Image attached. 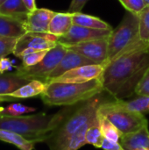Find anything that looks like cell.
I'll use <instances>...</instances> for the list:
<instances>
[{"mask_svg": "<svg viewBox=\"0 0 149 150\" xmlns=\"http://www.w3.org/2000/svg\"><path fill=\"white\" fill-rule=\"evenodd\" d=\"M149 69V47L126 53L110 62L101 76L104 91L117 100L135 93V89Z\"/></svg>", "mask_w": 149, "mask_h": 150, "instance_id": "cell-1", "label": "cell"}, {"mask_svg": "<svg viewBox=\"0 0 149 150\" xmlns=\"http://www.w3.org/2000/svg\"><path fill=\"white\" fill-rule=\"evenodd\" d=\"M68 109L47 115L44 112L19 117L0 116V129L17 133L29 141L45 142L65 117Z\"/></svg>", "mask_w": 149, "mask_h": 150, "instance_id": "cell-2", "label": "cell"}, {"mask_svg": "<svg viewBox=\"0 0 149 150\" xmlns=\"http://www.w3.org/2000/svg\"><path fill=\"white\" fill-rule=\"evenodd\" d=\"M103 91L101 77L81 83L52 82L47 84L40 97L47 105L69 106L87 102L101 94Z\"/></svg>", "mask_w": 149, "mask_h": 150, "instance_id": "cell-3", "label": "cell"}, {"mask_svg": "<svg viewBox=\"0 0 149 150\" xmlns=\"http://www.w3.org/2000/svg\"><path fill=\"white\" fill-rule=\"evenodd\" d=\"M98 96L85 102L72 113L68 114L67 112L65 117L45 142L50 150L62 148L76 132L97 115L98 107L103 103Z\"/></svg>", "mask_w": 149, "mask_h": 150, "instance_id": "cell-4", "label": "cell"}, {"mask_svg": "<svg viewBox=\"0 0 149 150\" xmlns=\"http://www.w3.org/2000/svg\"><path fill=\"white\" fill-rule=\"evenodd\" d=\"M108 62L133 50L149 47L140 37L139 15L127 11L120 24L107 38Z\"/></svg>", "mask_w": 149, "mask_h": 150, "instance_id": "cell-5", "label": "cell"}, {"mask_svg": "<svg viewBox=\"0 0 149 150\" xmlns=\"http://www.w3.org/2000/svg\"><path fill=\"white\" fill-rule=\"evenodd\" d=\"M97 112L107 118L121 135L136 133L148 127V121L144 114L128 108L123 100L102 103Z\"/></svg>", "mask_w": 149, "mask_h": 150, "instance_id": "cell-6", "label": "cell"}, {"mask_svg": "<svg viewBox=\"0 0 149 150\" xmlns=\"http://www.w3.org/2000/svg\"><path fill=\"white\" fill-rule=\"evenodd\" d=\"M67 51L68 48L64 45L57 42L56 46L54 48L48 50L45 57L38 64L28 68L22 66L18 67L16 72L30 81L40 80L45 82L52 71L60 63Z\"/></svg>", "mask_w": 149, "mask_h": 150, "instance_id": "cell-7", "label": "cell"}, {"mask_svg": "<svg viewBox=\"0 0 149 150\" xmlns=\"http://www.w3.org/2000/svg\"><path fill=\"white\" fill-rule=\"evenodd\" d=\"M58 37L49 33H26L18 39L13 54L17 57L25 49H34L38 51L50 50L57 44Z\"/></svg>", "mask_w": 149, "mask_h": 150, "instance_id": "cell-8", "label": "cell"}, {"mask_svg": "<svg viewBox=\"0 0 149 150\" xmlns=\"http://www.w3.org/2000/svg\"><path fill=\"white\" fill-rule=\"evenodd\" d=\"M66 47L90 60L95 64L105 66L108 62L107 38L84 41Z\"/></svg>", "mask_w": 149, "mask_h": 150, "instance_id": "cell-9", "label": "cell"}, {"mask_svg": "<svg viewBox=\"0 0 149 150\" xmlns=\"http://www.w3.org/2000/svg\"><path fill=\"white\" fill-rule=\"evenodd\" d=\"M112 30H98L73 25L66 35L58 38L57 42L68 47L84 41L106 39L110 36Z\"/></svg>", "mask_w": 149, "mask_h": 150, "instance_id": "cell-10", "label": "cell"}, {"mask_svg": "<svg viewBox=\"0 0 149 150\" xmlns=\"http://www.w3.org/2000/svg\"><path fill=\"white\" fill-rule=\"evenodd\" d=\"M105 67V65H99V64L81 66L66 72L65 74L54 79L50 83L52 82L71 83H86L97 78H100L104 72Z\"/></svg>", "mask_w": 149, "mask_h": 150, "instance_id": "cell-11", "label": "cell"}, {"mask_svg": "<svg viewBox=\"0 0 149 150\" xmlns=\"http://www.w3.org/2000/svg\"><path fill=\"white\" fill-rule=\"evenodd\" d=\"M95 64L93 62L90 60L83 57V55L68 49L67 53L60 62V63L57 65V67L52 71V73L48 76L47 80L45 81L46 83H50L54 79L61 76V75L65 74L66 72L74 69L76 68L81 67V66H85V65H91Z\"/></svg>", "mask_w": 149, "mask_h": 150, "instance_id": "cell-12", "label": "cell"}, {"mask_svg": "<svg viewBox=\"0 0 149 150\" xmlns=\"http://www.w3.org/2000/svg\"><path fill=\"white\" fill-rule=\"evenodd\" d=\"M27 15L9 16L0 14V36L19 39L25 33Z\"/></svg>", "mask_w": 149, "mask_h": 150, "instance_id": "cell-13", "label": "cell"}, {"mask_svg": "<svg viewBox=\"0 0 149 150\" xmlns=\"http://www.w3.org/2000/svg\"><path fill=\"white\" fill-rule=\"evenodd\" d=\"M54 11L41 8L29 12L25 19L26 32L30 33H48L49 25Z\"/></svg>", "mask_w": 149, "mask_h": 150, "instance_id": "cell-14", "label": "cell"}, {"mask_svg": "<svg viewBox=\"0 0 149 150\" xmlns=\"http://www.w3.org/2000/svg\"><path fill=\"white\" fill-rule=\"evenodd\" d=\"M119 142L125 150H138L141 149L149 150L148 127H146L136 133L122 135Z\"/></svg>", "mask_w": 149, "mask_h": 150, "instance_id": "cell-15", "label": "cell"}, {"mask_svg": "<svg viewBox=\"0 0 149 150\" xmlns=\"http://www.w3.org/2000/svg\"><path fill=\"white\" fill-rule=\"evenodd\" d=\"M29 82L31 81L17 72L0 74V97L9 96Z\"/></svg>", "mask_w": 149, "mask_h": 150, "instance_id": "cell-16", "label": "cell"}, {"mask_svg": "<svg viewBox=\"0 0 149 150\" xmlns=\"http://www.w3.org/2000/svg\"><path fill=\"white\" fill-rule=\"evenodd\" d=\"M73 25L72 13L54 12L48 28V33L60 38L66 35Z\"/></svg>", "mask_w": 149, "mask_h": 150, "instance_id": "cell-17", "label": "cell"}, {"mask_svg": "<svg viewBox=\"0 0 149 150\" xmlns=\"http://www.w3.org/2000/svg\"><path fill=\"white\" fill-rule=\"evenodd\" d=\"M47 83L40 80H32L25 84L13 93L7 96V100L12 101L16 98H28L36 96H40L46 90Z\"/></svg>", "mask_w": 149, "mask_h": 150, "instance_id": "cell-18", "label": "cell"}, {"mask_svg": "<svg viewBox=\"0 0 149 150\" xmlns=\"http://www.w3.org/2000/svg\"><path fill=\"white\" fill-rule=\"evenodd\" d=\"M72 19L73 25L92 28V29H98V30H112L113 28L105 21L102 20L99 18L90 16L88 14H84L82 12H75L72 13Z\"/></svg>", "mask_w": 149, "mask_h": 150, "instance_id": "cell-19", "label": "cell"}, {"mask_svg": "<svg viewBox=\"0 0 149 150\" xmlns=\"http://www.w3.org/2000/svg\"><path fill=\"white\" fill-rule=\"evenodd\" d=\"M0 141L14 145L19 150H33L36 142L29 141L22 135L4 129H0Z\"/></svg>", "mask_w": 149, "mask_h": 150, "instance_id": "cell-20", "label": "cell"}, {"mask_svg": "<svg viewBox=\"0 0 149 150\" xmlns=\"http://www.w3.org/2000/svg\"><path fill=\"white\" fill-rule=\"evenodd\" d=\"M104 136L102 134L100 127H99V122H98V118H97V116L94 118L93 121L88 127L86 134H85V142L86 144H90L96 148L101 149L102 142L104 140Z\"/></svg>", "mask_w": 149, "mask_h": 150, "instance_id": "cell-21", "label": "cell"}, {"mask_svg": "<svg viewBox=\"0 0 149 150\" xmlns=\"http://www.w3.org/2000/svg\"><path fill=\"white\" fill-rule=\"evenodd\" d=\"M29 12L22 0H5L0 4V14L2 15H27Z\"/></svg>", "mask_w": 149, "mask_h": 150, "instance_id": "cell-22", "label": "cell"}, {"mask_svg": "<svg viewBox=\"0 0 149 150\" xmlns=\"http://www.w3.org/2000/svg\"><path fill=\"white\" fill-rule=\"evenodd\" d=\"M97 118H98L99 127H100L103 136L105 139H108L110 141L119 142L122 135L119 133V131L117 129V127L107 118L99 114L98 112H97Z\"/></svg>", "mask_w": 149, "mask_h": 150, "instance_id": "cell-23", "label": "cell"}, {"mask_svg": "<svg viewBox=\"0 0 149 150\" xmlns=\"http://www.w3.org/2000/svg\"><path fill=\"white\" fill-rule=\"evenodd\" d=\"M36 108L27 106L19 103H12L6 106H0V116H9V117H19L25 114L33 112Z\"/></svg>", "mask_w": 149, "mask_h": 150, "instance_id": "cell-24", "label": "cell"}, {"mask_svg": "<svg viewBox=\"0 0 149 150\" xmlns=\"http://www.w3.org/2000/svg\"><path fill=\"white\" fill-rule=\"evenodd\" d=\"M94 118L91 119L87 124H85L78 132H76L70 138V140L59 150H78L80 148L84 146L86 144V142H85V134H86V131H87L88 127H90V125L91 124V122L93 121Z\"/></svg>", "mask_w": 149, "mask_h": 150, "instance_id": "cell-25", "label": "cell"}, {"mask_svg": "<svg viewBox=\"0 0 149 150\" xmlns=\"http://www.w3.org/2000/svg\"><path fill=\"white\" fill-rule=\"evenodd\" d=\"M47 52L48 50L38 51L34 49H25L18 56V58H20L22 61L21 66L25 68H28L38 64L40 62L42 61V59L45 57Z\"/></svg>", "mask_w": 149, "mask_h": 150, "instance_id": "cell-26", "label": "cell"}, {"mask_svg": "<svg viewBox=\"0 0 149 150\" xmlns=\"http://www.w3.org/2000/svg\"><path fill=\"white\" fill-rule=\"evenodd\" d=\"M140 37L149 47V6H147L140 14Z\"/></svg>", "mask_w": 149, "mask_h": 150, "instance_id": "cell-27", "label": "cell"}, {"mask_svg": "<svg viewBox=\"0 0 149 150\" xmlns=\"http://www.w3.org/2000/svg\"><path fill=\"white\" fill-rule=\"evenodd\" d=\"M125 104L128 108L141 113L149 112V97H139L130 102L125 101Z\"/></svg>", "mask_w": 149, "mask_h": 150, "instance_id": "cell-28", "label": "cell"}, {"mask_svg": "<svg viewBox=\"0 0 149 150\" xmlns=\"http://www.w3.org/2000/svg\"><path fill=\"white\" fill-rule=\"evenodd\" d=\"M18 39L0 36V59L13 54Z\"/></svg>", "mask_w": 149, "mask_h": 150, "instance_id": "cell-29", "label": "cell"}, {"mask_svg": "<svg viewBox=\"0 0 149 150\" xmlns=\"http://www.w3.org/2000/svg\"><path fill=\"white\" fill-rule=\"evenodd\" d=\"M125 9L132 13L139 15L146 7L144 0H119Z\"/></svg>", "mask_w": 149, "mask_h": 150, "instance_id": "cell-30", "label": "cell"}, {"mask_svg": "<svg viewBox=\"0 0 149 150\" xmlns=\"http://www.w3.org/2000/svg\"><path fill=\"white\" fill-rule=\"evenodd\" d=\"M135 94L139 97H149V69L135 89Z\"/></svg>", "mask_w": 149, "mask_h": 150, "instance_id": "cell-31", "label": "cell"}, {"mask_svg": "<svg viewBox=\"0 0 149 150\" xmlns=\"http://www.w3.org/2000/svg\"><path fill=\"white\" fill-rule=\"evenodd\" d=\"M101 149H103L104 150H125L119 142L110 141L105 138H104L103 140Z\"/></svg>", "mask_w": 149, "mask_h": 150, "instance_id": "cell-32", "label": "cell"}, {"mask_svg": "<svg viewBox=\"0 0 149 150\" xmlns=\"http://www.w3.org/2000/svg\"><path fill=\"white\" fill-rule=\"evenodd\" d=\"M88 1L89 0H72L68 8V12L70 13L81 12L83 6L87 4Z\"/></svg>", "mask_w": 149, "mask_h": 150, "instance_id": "cell-33", "label": "cell"}, {"mask_svg": "<svg viewBox=\"0 0 149 150\" xmlns=\"http://www.w3.org/2000/svg\"><path fill=\"white\" fill-rule=\"evenodd\" d=\"M13 67L12 62L10 59L4 57L0 59V74H4V72L11 69Z\"/></svg>", "mask_w": 149, "mask_h": 150, "instance_id": "cell-34", "label": "cell"}, {"mask_svg": "<svg viewBox=\"0 0 149 150\" xmlns=\"http://www.w3.org/2000/svg\"><path fill=\"white\" fill-rule=\"evenodd\" d=\"M22 1H23V3L25 4V7L27 8V10H28L30 12L37 9L35 0H22Z\"/></svg>", "mask_w": 149, "mask_h": 150, "instance_id": "cell-35", "label": "cell"}, {"mask_svg": "<svg viewBox=\"0 0 149 150\" xmlns=\"http://www.w3.org/2000/svg\"><path fill=\"white\" fill-rule=\"evenodd\" d=\"M144 2H145L147 6H149V0H144Z\"/></svg>", "mask_w": 149, "mask_h": 150, "instance_id": "cell-36", "label": "cell"}, {"mask_svg": "<svg viewBox=\"0 0 149 150\" xmlns=\"http://www.w3.org/2000/svg\"><path fill=\"white\" fill-rule=\"evenodd\" d=\"M4 1H5V0H0V4H2Z\"/></svg>", "mask_w": 149, "mask_h": 150, "instance_id": "cell-37", "label": "cell"}, {"mask_svg": "<svg viewBox=\"0 0 149 150\" xmlns=\"http://www.w3.org/2000/svg\"><path fill=\"white\" fill-rule=\"evenodd\" d=\"M138 150H147V149H138Z\"/></svg>", "mask_w": 149, "mask_h": 150, "instance_id": "cell-38", "label": "cell"}]
</instances>
